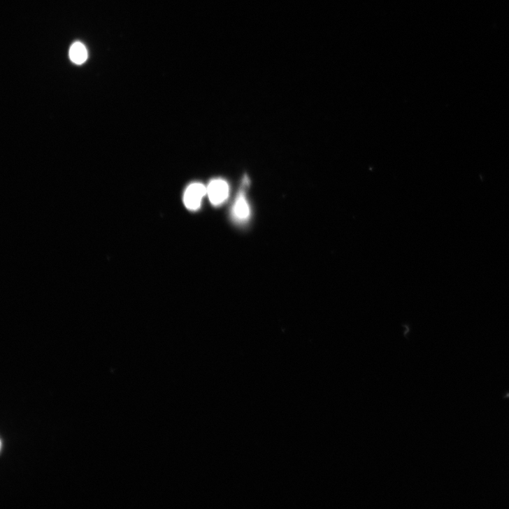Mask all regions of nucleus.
Returning <instances> with one entry per match:
<instances>
[{"label": "nucleus", "mask_w": 509, "mask_h": 509, "mask_svg": "<svg viewBox=\"0 0 509 509\" xmlns=\"http://www.w3.org/2000/svg\"><path fill=\"white\" fill-rule=\"evenodd\" d=\"M208 194L207 187L201 183L190 185L184 195V203L190 210H198L201 205L203 198Z\"/></svg>", "instance_id": "f257e3e1"}, {"label": "nucleus", "mask_w": 509, "mask_h": 509, "mask_svg": "<svg viewBox=\"0 0 509 509\" xmlns=\"http://www.w3.org/2000/svg\"><path fill=\"white\" fill-rule=\"evenodd\" d=\"M210 202L214 206L222 204L229 196V185L226 181L217 179L213 180L207 187Z\"/></svg>", "instance_id": "f03ea898"}, {"label": "nucleus", "mask_w": 509, "mask_h": 509, "mask_svg": "<svg viewBox=\"0 0 509 509\" xmlns=\"http://www.w3.org/2000/svg\"><path fill=\"white\" fill-rule=\"evenodd\" d=\"M233 214L234 217L240 222L245 221L250 215V208L244 196L241 195L236 201Z\"/></svg>", "instance_id": "7ed1b4c3"}, {"label": "nucleus", "mask_w": 509, "mask_h": 509, "mask_svg": "<svg viewBox=\"0 0 509 509\" xmlns=\"http://www.w3.org/2000/svg\"><path fill=\"white\" fill-rule=\"evenodd\" d=\"M70 57L73 62L81 65L87 59V51L85 46L80 42L74 43L71 48Z\"/></svg>", "instance_id": "20e7f679"}]
</instances>
